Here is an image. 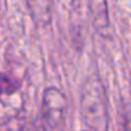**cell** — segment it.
I'll return each mask as SVG.
<instances>
[{"label":"cell","instance_id":"6da1fadb","mask_svg":"<svg viewBox=\"0 0 131 131\" xmlns=\"http://www.w3.org/2000/svg\"><path fill=\"white\" fill-rule=\"evenodd\" d=\"M80 114L86 128L107 130L108 128V98L104 85L99 76H89L81 86Z\"/></svg>","mask_w":131,"mask_h":131},{"label":"cell","instance_id":"7a4b0ae2","mask_svg":"<svg viewBox=\"0 0 131 131\" xmlns=\"http://www.w3.org/2000/svg\"><path fill=\"white\" fill-rule=\"evenodd\" d=\"M67 113V98L58 88H46L42 93L40 107L41 128L59 130L64 127Z\"/></svg>","mask_w":131,"mask_h":131},{"label":"cell","instance_id":"3957f363","mask_svg":"<svg viewBox=\"0 0 131 131\" xmlns=\"http://www.w3.org/2000/svg\"><path fill=\"white\" fill-rule=\"evenodd\" d=\"M89 12L96 32L104 37H111V19L107 0H89Z\"/></svg>","mask_w":131,"mask_h":131},{"label":"cell","instance_id":"277c9868","mask_svg":"<svg viewBox=\"0 0 131 131\" xmlns=\"http://www.w3.org/2000/svg\"><path fill=\"white\" fill-rule=\"evenodd\" d=\"M28 7L35 23L40 27H46L51 22L53 2L51 0H28Z\"/></svg>","mask_w":131,"mask_h":131},{"label":"cell","instance_id":"5b68a950","mask_svg":"<svg viewBox=\"0 0 131 131\" xmlns=\"http://www.w3.org/2000/svg\"><path fill=\"white\" fill-rule=\"evenodd\" d=\"M21 81L0 72V95H13L21 89Z\"/></svg>","mask_w":131,"mask_h":131}]
</instances>
